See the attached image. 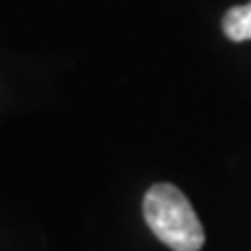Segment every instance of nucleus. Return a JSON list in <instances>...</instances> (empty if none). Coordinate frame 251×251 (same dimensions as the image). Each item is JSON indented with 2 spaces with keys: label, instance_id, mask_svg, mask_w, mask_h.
I'll return each instance as SVG.
<instances>
[{
  "label": "nucleus",
  "instance_id": "obj_1",
  "mask_svg": "<svg viewBox=\"0 0 251 251\" xmlns=\"http://www.w3.org/2000/svg\"><path fill=\"white\" fill-rule=\"evenodd\" d=\"M144 219L172 251H200L205 230L188 198L172 184H153L144 196Z\"/></svg>",
  "mask_w": 251,
  "mask_h": 251
},
{
  "label": "nucleus",
  "instance_id": "obj_2",
  "mask_svg": "<svg viewBox=\"0 0 251 251\" xmlns=\"http://www.w3.org/2000/svg\"><path fill=\"white\" fill-rule=\"evenodd\" d=\"M221 26H224L226 37H228V40H233V42L251 40V2L228 9Z\"/></svg>",
  "mask_w": 251,
  "mask_h": 251
}]
</instances>
